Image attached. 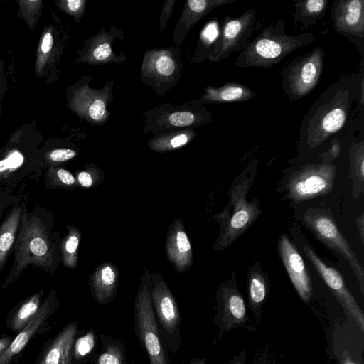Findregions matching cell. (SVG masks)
I'll return each instance as SVG.
<instances>
[{"instance_id": "1", "label": "cell", "mask_w": 364, "mask_h": 364, "mask_svg": "<svg viewBox=\"0 0 364 364\" xmlns=\"http://www.w3.org/2000/svg\"><path fill=\"white\" fill-rule=\"evenodd\" d=\"M363 68L348 73L328 86L301 119L298 149L309 152L319 147L346 124L353 103L364 92Z\"/></svg>"}, {"instance_id": "13", "label": "cell", "mask_w": 364, "mask_h": 364, "mask_svg": "<svg viewBox=\"0 0 364 364\" xmlns=\"http://www.w3.org/2000/svg\"><path fill=\"white\" fill-rule=\"evenodd\" d=\"M60 305L57 291L53 289L42 301L36 316L13 338L10 346L0 356V364H16L31 338L47 331L49 319Z\"/></svg>"}, {"instance_id": "10", "label": "cell", "mask_w": 364, "mask_h": 364, "mask_svg": "<svg viewBox=\"0 0 364 364\" xmlns=\"http://www.w3.org/2000/svg\"><path fill=\"white\" fill-rule=\"evenodd\" d=\"M216 312L214 323L218 328L216 341L226 332L237 328H244L249 332L256 328L250 324L245 299L239 291L235 274L229 281L219 285L215 294Z\"/></svg>"}, {"instance_id": "42", "label": "cell", "mask_w": 364, "mask_h": 364, "mask_svg": "<svg viewBox=\"0 0 364 364\" xmlns=\"http://www.w3.org/2000/svg\"><path fill=\"white\" fill-rule=\"evenodd\" d=\"M341 154V145L337 138L333 137L331 140V147L324 153L319 155L321 160L331 162L336 159Z\"/></svg>"}, {"instance_id": "12", "label": "cell", "mask_w": 364, "mask_h": 364, "mask_svg": "<svg viewBox=\"0 0 364 364\" xmlns=\"http://www.w3.org/2000/svg\"><path fill=\"white\" fill-rule=\"evenodd\" d=\"M302 248L308 259L341 304L345 313L356 322L358 328L363 333V312L346 286L342 275L337 269L327 265L308 243L304 242Z\"/></svg>"}, {"instance_id": "38", "label": "cell", "mask_w": 364, "mask_h": 364, "mask_svg": "<svg viewBox=\"0 0 364 364\" xmlns=\"http://www.w3.org/2000/svg\"><path fill=\"white\" fill-rule=\"evenodd\" d=\"M77 155V151L70 148H56L48 151L41 160L43 170L49 166H58Z\"/></svg>"}, {"instance_id": "11", "label": "cell", "mask_w": 364, "mask_h": 364, "mask_svg": "<svg viewBox=\"0 0 364 364\" xmlns=\"http://www.w3.org/2000/svg\"><path fill=\"white\" fill-rule=\"evenodd\" d=\"M257 24V12L250 8L240 16H227L220 28L219 39L214 53L208 58L218 63L232 53L242 51L247 44Z\"/></svg>"}, {"instance_id": "9", "label": "cell", "mask_w": 364, "mask_h": 364, "mask_svg": "<svg viewBox=\"0 0 364 364\" xmlns=\"http://www.w3.org/2000/svg\"><path fill=\"white\" fill-rule=\"evenodd\" d=\"M336 166L331 162L306 164L295 170L287 183L288 198L300 203L315 197L326 195L333 187Z\"/></svg>"}, {"instance_id": "41", "label": "cell", "mask_w": 364, "mask_h": 364, "mask_svg": "<svg viewBox=\"0 0 364 364\" xmlns=\"http://www.w3.org/2000/svg\"><path fill=\"white\" fill-rule=\"evenodd\" d=\"M21 196L11 194V191L0 188V215L6 213V210L15 204Z\"/></svg>"}, {"instance_id": "23", "label": "cell", "mask_w": 364, "mask_h": 364, "mask_svg": "<svg viewBox=\"0 0 364 364\" xmlns=\"http://www.w3.org/2000/svg\"><path fill=\"white\" fill-rule=\"evenodd\" d=\"M105 95L99 90L88 87L80 88L75 92L70 105L73 111L95 123L105 121L107 116Z\"/></svg>"}, {"instance_id": "15", "label": "cell", "mask_w": 364, "mask_h": 364, "mask_svg": "<svg viewBox=\"0 0 364 364\" xmlns=\"http://www.w3.org/2000/svg\"><path fill=\"white\" fill-rule=\"evenodd\" d=\"M278 250L281 260L299 296L304 303H309L312 297L313 288L308 268L302 257L285 234L279 238Z\"/></svg>"}, {"instance_id": "28", "label": "cell", "mask_w": 364, "mask_h": 364, "mask_svg": "<svg viewBox=\"0 0 364 364\" xmlns=\"http://www.w3.org/2000/svg\"><path fill=\"white\" fill-rule=\"evenodd\" d=\"M328 4V0L296 1L292 15L294 23H300L302 30L314 25L323 18Z\"/></svg>"}, {"instance_id": "25", "label": "cell", "mask_w": 364, "mask_h": 364, "mask_svg": "<svg viewBox=\"0 0 364 364\" xmlns=\"http://www.w3.org/2000/svg\"><path fill=\"white\" fill-rule=\"evenodd\" d=\"M247 280L248 307L255 316V323L259 324L268 293L267 277L259 265H254L247 273Z\"/></svg>"}, {"instance_id": "46", "label": "cell", "mask_w": 364, "mask_h": 364, "mask_svg": "<svg viewBox=\"0 0 364 364\" xmlns=\"http://www.w3.org/2000/svg\"><path fill=\"white\" fill-rule=\"evenodd\" d=\"M224 364H246V352L243 348L241 350L235 354L230 360Z\"/></svg>"}, {"instance_id": "37", "label": "cell", "mask_w": 364, "mask_h": 364, "mask_svg": "<svg viewBox=\"0 0 364 364\" xmlns=\"http://www.w3.org/2000/svg\"><path fill=\"white\" fill-rule=\"evenodd\" d=\"M53 43V30L50 27H47L41 36L38 47L35 66L36 75H40L42 73L49 58L51 57Z\"/></svg>"}, {"instance_id": "21", "label": "cell", "mask_w": 364, "mask_h": 364, "mask_svg": "<svg viewBox=\"0 0 364 364\" xmlns=\"http://www.w3.org/2000/svg\"><path fill=\"white\" fill-rule=\"evenodd\" d=\"M236 0H189L186 1L181 15L173 31V40L180 46L192 27L213 9Z\"/></svg>"}, {"instance_id": "26", "label": "cell", "mask_w": 364, "mask_h": 364, "mask_svg": "<svg viewBox=\"0 0 364 364\" xmlns=\"http://www.w3.org/2000/svg\"><path fill=\"white\" fill-rule=\"evenodd\" d=\"M43 294L40 290L16 304L6 318V327L15 333L23 329L38 314Z\"/></svg>"}, {"instance_id": "32", "label": "cell", "mask_w": 364, "mask_h": 364, "mask_svg": "<svg viewBox=\"0 0 364 364\" xmlns=\"http://www.w3.org/2000/svg\"><path fill=\"white\" fill-rule=\"evenodd\" d=\"M47 189L73 190L77 187L75 176L60 166H49L44 170Z\"/></svg>"}, {"instance_id": "44", "label": "cell", "mask_w": 364, "mask_h": 364, "mask_svg": "<svg viewBox=\"0 0 364 364\" xmlns=\"http://www.w3.org/2000/svg\"><path fill=\"white\" fill-rule=\"evenodd\" d=\"M252 364H280L267 350L259 353L254 359Z\"/></svg>"}, {"instance_id": "20", "label": "cell", "mask_w": 364, "mask_h": 364, "mask_svg": "<svg viewBox=\"0 0 364 364\" xmlns=\"http://www.w3.org/2000/svg\"><path fill=\"white\" fill-rule=\"evenodd\" d=\"M179 63L170 50H151L144 56L141 74L157 84L168 83L180 74Z\"/></svg>"}, {"instance_id": "29", "label": "cell", "mask_w": 364, "mask_h": 364, "mask_svg": "<svg viewBox=\"0 0 364 364\" xmlns=\"http://www.w3.org/2000/svg\"><path fill=\"white\" fill-rule=\"evenodd\" d=\"M66 233L60 240V262L69 269H75L78 263V249L82 238L81 232L74 225H67Z\"/></svg>"}, {"instance_id": "2", "label": "cell", "mask_w": 364, "mask_h": 364, "mask_svg": "<svg viewBox=\"0 0 364 364\" xmlns=\"http://www.w3.org/2000/svg\"><path fill=\"white\" fill-rule=\"evenodd\" d=\"M54 222L53 213L46 208L37 204L31 210L26 208L13 250L14 262L3 289L18 279L29 265L48 275L55 274L60 263L61 234L53 230Z\"/></svg>"}, {"instance_id": "18", "label": "cell", "mask_w": 364, "mask_h": 364, "mask_svg": "<svg viewBox=\"0 0 364 364\" xmlns=\"http://www.w3.org/2000/svg\"><path fill=\"white\" fill-rule=\"evenodd\" d=\"M78 331L77 321L65 325L45 344L35 364H72L73 347Z\"/></svg>"}, {"instance_id": "17", "label": "cell", "mask_w": 364, "mask_h": 364, "mask_svg": "<svg viewBox=\"0 0 364 364\" xmlns=\"http://www.w3.org/2000/svg\"><path fill=\"white\" fill-rule=\"evenodd\" d=\"M165 252L168 260L178 272L183 273L191 267L192 246L181 218L174 219L168 226Z\"/></svg>"}, {"instance_id": "43", "label": "cell", "mask_w": 364, "mask_h": 364, "mask_svg": "<svg viewBox=\"0 0 364 364\" xmlns=\"http://www.w3.org/2000/svg\"><path fill=\"white\" fill-rule=\"evenodd\" d=\"M175 3L176 0L166 1L164 2V4L163 5V8L159 18L161 31H162L164 29L166 23H168V21L171 16Z\"/></svg>"}, {"instance_id": "24", "label": "cell", "mask_w": 364, "mask_h": 364, "mask_svg": "<svg viewBox=\"0 0 364 364\" xmlns=\"http://www.w3.org/2000/svg\"><path fill=\"white\" fill-rule=\"evenodd\" d=\"M204 94L198 100V105L245 102L255 96L254 90L245 85L228 82L220 87L208 86Z\"/></svg>"}, {"instance_id": "27", "label": "cell", "mask_w": 364, "mask_h": 364, "mask_svg": "<svg viewBox=\"0 0 364 364\" xmlns=\"http://www.w3.org/2000/svg\"><path fill=\"white\" fill-rule=\"evenodd\" d=\"M112 42L110 35L106 32L95 35L90 39L78 61L91 64L117 63L118 58L112 49Z\"/></svg>"}, {"instance_id": "45", "label": "cell", "mask_w": 364, "mask_h": 364, "mask_svg": "<svg viewBox=\"0 0 364 364\" xmlns=\"http://www.w3.org/2000/svg\"><path fill=\"white\" fill-rule=\"evenodd\" d=\"M338 364H363V361L354 358L345 350L339 358Z\"/></svg>"}, {"instance_id": "14", "label": "cell", "mask_w": 364, "mask_h": 364, "mask_svg": "<svg viewBox=\"0 0 364 364\" xmlns=\"http://www.w3.org/2000/svg\"><path fill=\"white\" fill-rule=\"evenodd\" d=\"M335 31L347 37L364 54V0H337L331 9Z\"/></svg>"}, {"instance_id": "16", "label": "cell", "mask_w": 364, "mask_h": 364, "mask_svg": "<svg viewBox=\"0 0 364 364\" xmlns=\"http://www.w3.org/2000/svg\"><path fill=\"white\" fill-rule=\"evenodd\" d=\"M4 154L0 156V188L11 191L26 179L39 180L43 171L40 161L27 160L16 149Z\"/></svg>"}, {"instance_id": "22", "label": "cell", "mask_w": 364, "mask_h": 364, "mask_svg": "<svg viewBox=\"0 0 364 364\" xmlns=\"http://www.w3.org/2000/svg\"><path fill=\"white\" fill-rule=\"evenodd\" d=\"M88 284L95 301L100 305L107 304L117 294L119 269L112 262H102L90 276Z\"/></svg>"}, {"instance_id": "49", "label": "cell", "mask_w": 364, "mask_h": 364, "mask_svg": "<svg viewBox=\"0 0 364 364\" xmlns=\"http://www.w3.org/2000/svg\"><path fill=\"white\" fill-rule=\"evenodd\" d=\"M188 364H206V358H192Z\"/></svg>"}, {"instance_id": "39", "label": "cell", "mask_w": 364, "mask_h": 364, "mask_svg": "<svg viewBox=\"0 0 364 364\" xmlns=\"http://www.w3.org/2000/svg\"><path fill=\"white\" fill-rule=\"evenodd\" d=\"M18 4L28 26L33 29L38 18L37 14L42 6V1L38 0H23L18 1Z\"/></svg>"}, {"instance_id": "34", "label": "cell", "mask_w": 364, "mask_h": 364, "mask_svg": "<svg viewBox=\"0 0 364 364\" xmlns=\"http://www.w3.org/2000/svg\"><path fill=\"white\" fill-rule=\"evenodd\" d=\"M350 175L354 190L358 189V194L363 191L364 183V141L353 142L349 149Z\"/></svg>"}, {"instance_id": "8", "label": "cell", "mask_w": 364, "mask_h": 364, "mask_svg": "<svg viewBox=\"0 0 364 364\" xmlns=\"http://www.w3.org/2000/svg\"><path fill=\"white\" fill-rule=\"evenodd\" d=\"M151 298L164 343L176 353L181 342L180 310L169 287L158 272L151 274Z\"/></svg>"}, {"instance_id": "7", "label": "cell", "mask_w": 364, "mask_h": 364, "mask_svg": "<svg viewBox=\"0 0 364 364\" xmlns=\"http://www.w3.org/2000/svg\"><path fill=\"white\" fill-rule=\"evenodd\" d=\"M325 52L317 46L287 64L280 73L282 90L291 100L309 95L320 81L324 66Z\"/></svg>"}, {"instance_id": "36", "label": "cell", "mask_w": 364, "mask_h": 364, "mask_svg": "<svg viewBox=\"0 0 364 364\" xmlns=\"http://www.w3.org/2000/svg\"><path fill=\"white\" fill-rule=\"evenodd\" d=\"M77 187L82 189L93 188L105 179V172L93 164H86L85 168L75 173Z\"/></svg>"}, {"instance_id": "47", "label": "cell", "mask_w": 364, "mask_h": 364, "mask_svg": "<svg viewBox=\"0 0 364 364\" xmlns=\"http://www.w3.org/2000/svg\"><path fill=\"white\" fill-rule=\"evenodd\" d=\"M13 338H14L12 336L6 334H4L0 337V356L10 346Z\"/></svg>"}, {"instance_id": "5", "label": "cell", "mask_w": 364, "mask_h": 364, "mask_svg": "<svg viewBox=\"0 0 364 364\" xmlns=\"http://www.w3.org/2000/svg\"><path fill=\"white\" fill-rule=\"evenodd\" d=\"M151 289V274L145 269L134 306L135 332L147 353L150 364H169L153 309Z\"/></svg>"}, {"instance_id": "31", "label": "cell", "mask_w": 364, "mask_h": 364, "mask_svg": "<svg viewBox=\"0 0 364 364\" xmlns=\"http://www.w3.org/2000/svg\"><path fill=\"white\" fill-rule=\"evenodd\" d=\"M193 130H182L152 138L149 146L156 152L171 151L188 144L196 136Z\"/></svg>"}, {"instance_id": "33", "label": "cell", "mask_w": 364, "mask_h": 364, "mask_svg": "<svg viewBox=\"0 0 364 364\" xmlns=\"http://www.w3.org/2000/svg\"><path fill=\"white\" fill-rule=\"evenodd\" d=\"M220 28L216 21L209 22L201 31L197 50H196L195 61L198 63L205 58L211 56L215 50Z\"/></svg>"}, {"instance_id": "6", "label": "cell", "mask_w": 364, "mask_h": 364, "mask_svg": "<svg viewBox=\"0 0 364 364\" xmlns=\"http://www.w3.org/2000/svg\"><path fill=\"white\" fill-rule=\"evenodd\" d=\"M302 222L327 247L341 255L350 265L364 294V271L348 240L338 228L331 212L326 208H310L302 215Z\"/></svg>"}, {"instance_id": "4", "label": "cell", "mask_w": 364, "mask_h": 364, "mask_svg": "<svg viewBox=\"0 0 364 364\" xmlns=\"http://www.w3.org/2000/svg\"><path fill=\"white\" fill-rule=\"evenodd\" d=\"M285 30L286 24L282 19L270 23L239 53L235 65L238 68H269L317 38L310 33L287 34Z\"/></svg>"}, {"instance_id": "3", "label": "cell", "mask_w": 364, "mask_h": 364, "mask_svg": "<svg viewBox=\"0 0 364 364\" xmlns=\"http://www.w3.org/2000/svg\"><path fill=\"white\" fill-rule=\"evenodd\" d=\"M257 162H251L234 180L228 192L227 205L213 219L220 225V233L213 248L223 250L231 245L257 219L262 213L257 198L247 200L255 179Z\"/></svg>"}, {"instance_id": "48", "label": "cell", "mask_w": 364, "mask_h": 364, "mask_svg": "<svg viewBox=\"0 0 364 364\" xmlns=\"http://www.w3.org/2000/svg\"><path fill=\"white\" fill-rule=\"evenodd\" d=\"M356 225L358 228V233L361 242H364V218L363 214L360 215L356 219Z\"/></svg>"}, {"instance_id": "19", "label": "cell", "mask_w": 364, "mask_h": 364, "mask_svg": "<svg viewBox=\"0 0 364 364\" xmlns=\"http://www.w3.org/2000/svg\"><path fill=\"white\" fill-rule=\"evenodd\" d=\"M27 204V195L21 196L6 213L0 223V274L6 265L9 257L13 253L21 218Z\"/></svg>"}, {"instance_id": "30", "label": "cell", "mask_w": 364, "mask_h": 364, "mask_svg": "<svg viewBox=\"0 0 364 364\" xmlns=\"http://www.w3.org/2000/svg\"><path fill=\"white\" fill-rule=\"evenodd\" d=\"M102 348L94 358L95 364H127L126 350L118 339L101 334Z\"/></svg>"}, {"instance_id": "35", "label": "cell", "mask_w": 364, "mask_h": 364, "mask_svg": "<svg viewBox=\"0 0 364 364\" xmlns=\"http://www.w3.org/2000/svg\"><path fill=\"white\" fill-rule=\"evenodd\" d=\"M95 338L92 330L80 336L77 334L73 347L72 364H85L94 358Z\"/></svg>"}, {"instance_id": "50", "label": "cell", "mask_w": 364, "mask_h": 364, "mask_svg": "<svg viewBox=\"0 0 364 364\" xmlns=\"http://www.w3.org/2000/svg\"><path fill=\"white\" fill-rule=\"evenodd\" d=\"M2 216H3V215H0V223H1V220H2Z\"/></svg>"}, {"instance_id": "40", "label": "cell", "mask_w": 364, "mask_h": 364, "mask_svg": "<svg viewBox=\"0 0 364 364\" xmlns=\"http://www.w3.org/2000/svg\"><path fill=\"white\" fill-rule=\"evenodd\" d=\"M85 0H58L55 1L57 6L66 14L72 16L79 22L84 14Z\"/></svg>"}]
</instances>
